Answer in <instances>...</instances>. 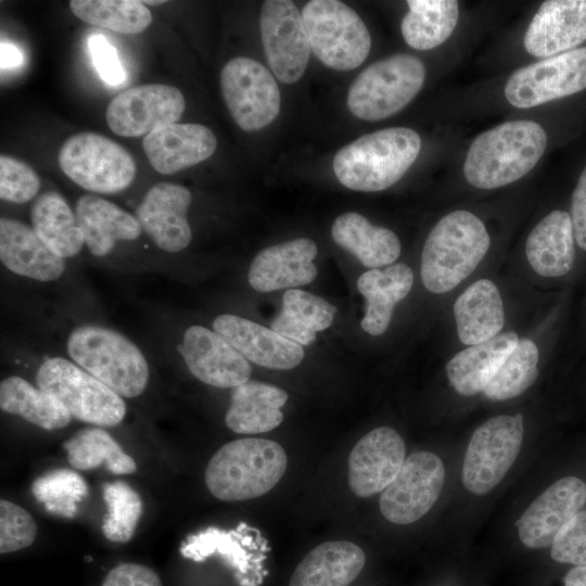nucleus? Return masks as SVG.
I'll list each match as a JSON object with an SVG mask.
<instances>
[{
	"label": "nucleus",
	"instance_id": "f257e3e1",
	"mask_svg": "<svg viewBox=\"0 0 586 586\" xmlns=\"http://www.w3.org/2000/svg\"><path fill=\"white\" fill-rule=\"evenodd\" d=\"M547 146L544 128L532 120L504 123L479 135L463 165L467 181L475 188L496 189L531 171Z\"/></svg>",
	"mask_w": 586,
	"mask_h": 586
},
{
	"label": "nucleus",
	"instance_id": "f03ea898",
	"mask_svg": "<svg viewBox=\"0 0 586 586\" xmlns=\"http://www.w3.org/2000/svg\"><path fill=\"white\" fill-rule=\"evenodd\" d=\"M68 358L123 398L144 392L150 379L148 359L122 332L95 323L74 327L65 342Z\"/></svg>",
	"mask_w": 586,
	"mask_h": 586
},
{
	"label": "nucleus",
	"instance_id": "7ed1b4c3",
	"mask_svg": "<svg viewBox=\"0 0 586 586\" xmlns=\"http://www.w3.org/2000/svg\"><path fill=\"white\" fill-rule=\"evenodd\" d=\"M420 136L406 127L385 128L361 136L334 156L339 181L354 191L377 192L396 183L413 164Z\"/></svg>",
	"mask_w": 586,
	"mask_h": 586
},
{
	"label": "nucleus",
	"instance_id": "20e7f679",
	"mask_svg": "<svg viewBox=\"0 0 586 586\" xmlns=\"http://www.w3.org/2000/svg\"><path fill=\"white\" fill-rule=\"evenodd\" d=\"M491 244L482 220L468 211L445 215L431 230L421 254L424 288L436 294L451 291L471 275Z\"/></svg>",
	"mask_w": 586,
	"mask_h": 586
},
{
	"label": "nucleus",
	"instance_id": "39448f33",
	"mask_svg": "<svg viewBox=\"0 0 586 586\" xmlns=\"http://www.w3.org/2000/svg\"><path fill=\"white\" fill-rule=\"evenodd\" d=\"M288 464L275 441L241 438L219 448L205 469V484L216 498L241 501L259 497L277 485Z\"/></svg>",
	"mask_w": 586,
	"mask_h": 586
},
{
	"label": "nucleus",
	"instance_id": "423d86ee",
	"mask_svg": "<svg viewBox=\"0 0 586 586\" xmlns=\"http://www.w3.org/2000/svg\"><path fill=\"white\" fill-rule=\"evenodd\" d=\"M36 385L62 402L71 416L92 426H115L126 416L122 396L69 358L53 356L41 361Z\"/></svg>",
	"mask_w": 586,
	"mask_h": 586
},
{
	"label": "nucleus",
	"instance_id": "0eeeda50",
	"mask_svg": "<svg viewBox=\"0 0 586 586\" xmlns=\"http://www.w3.org/2000/svg\"><path fill=\"white\" fill-rule=\"evenodd\" d=\"M425 68L410 54H395L365 68L352 82L347 106L358 118L380 120L404 109L421 90Z\"/></svg>",
	"mask_w": 586,
	"mask_h": 586
},
{
	"label": "nucleus",
	"instance_id": "6e6552de",
	"mask_svg": "<svg viewBox=\"0 0 586 586\" xmlns=\"http://www.w3.org/2000/svg\"><path fill=\"white\" fill-rule=\"evenodd\" d=\"M310 50L337 71L358 67L368 56L371 38L359 15L337 0H311L302 10Z\"/></svg>",
	"mask_w": 586,
	"mask_h": 586
},
{
	"label": "nucleus",
	"instance_id": "1a4fd4ad",
	"mask_svg": "<svg viewBox=\"0 0 586 586\" xmlns=\"http://www.w3.org/2000/svg\"><path fill=\"white\" fill-rule=\"evenodd\" d=\"M58 162L72 181L93 193L120 192L130 186L136 175L131 154L95 132L71 136L61 146Z\"/></svg>",
	"mask_w": 586,
	"mask_h": 586
},
{
	"label": "nucleus",
	"instance_id": "9d476101",
	"mask_svg": "<svg viewBox=\"0 0 586 586\" xmlns=\"http://www.w3.org/2000/svg\"><path fill=\"white\" fill-rule=\"evenodd\" d=\"M523 416L499 415L472 434L462 464V483L472 494L497 486L517 460L523 441Z\"/></svg>",
	"mask_w": 586,
	"mask_h": 586
},
{
	"label": "nucleus",
	"instance_id": "9b49d317",
	"mask_svg": "<svg viewBox=\"0 0 586 586\" xmlns=\"http://www.w3.org/2000/svg\"><path fill=\"white\" fill-rule=\"evenodd\" d=\"M220 88L233 120L244 131L262 129L279 114L278 84L272 74L253 59H231L221 71Z\"/></svg>",
	"mask_w": 586,
	"mask_h": 586
},
{
	"label": "nucleus",
	"instance_id": "f8f14e48",
	"mask_svg": "<svg viewBox=\"0 0 586 586\" xmlns=\"http://www.w3.org/2000/svg\"><path fill=\"white\" fill-rule=\"evenodd\" d=\"M584 89L586 47L521 67L509 77L505 95L511 105L530 109Z\"/></svg>",
	"mask_w": 586,
	"mask_h": 586
},
{
	"label": "nucleus",
	"instance_id": "ddd939ff",
	"mask_svg": "<svg viewBox=\"0 0 586 586\" xmlns=\"http://www.w3.org/2000/svg\"><path fill=\"white\" fill-rule=\"evenodd\" d=\"M445 482V468L434 453L409 455L393 482L380 496L382 515L394 524H410L429 512Z\"/></svg>",
	"mask_w": 586,
	"mask_h": 586
},
{
	"label": "nucleus",
	"instance_id": "4468645a",
	"mask_svg": "<svg viewBox=\"0 0 586 586\" xmlns=\"http://www.w3.org/2000/svg\"><path fill=\"white\" fill-rule=\"evenodd\" d=\"M259 26L272 73L284 84L296 82L306 69L310 53L302 13L292 1L268 0L262 8Z\"/></svg>",
	"mask_w": 586,
	"mask_h": 586
},
{
	"label": "nucleus",
	"instance_id": "2eb2a0df",
	"mask_svg": "<svg viewBox=\"0 0 586 586\" xmlns=\"http://www.w3.org/2000/svg\"><path fill=\"white\" fill-rule=\"evenodd\" d=\"M186 107L181 91L164 84H146L118 93L107 105L110 129L122 137L146 136L177 123Z\"/></svg>",
	"mask_w": 586,
	"mask_h": 586
},
{
	"label": "nucleus",
	"instance_id": "dca6fc26",
	"mask_svg": "<svg viewBox=\"0 0 586 586\" xmlns=\"http://www.w3.org/2000/svg\"><path fill=\"white\" fill-rule=\"evenodd\" d=\"M178 349L192 375L207 385L234 388L250 380V361L215 330L188 327Z\"/></svg>",
	"mask_w": 586,
	"mask_h": 586
},
{
	"label": "nucleus",
	"instance_id": "f3484780",
	"mask_svg": "<svg viewBox=\"0 0 586 586\" xmlns=\"http://www.w3.org/2000/svg\"><path fill=\"white\" fill-rule=\"evenodd\" d=\"M586 506V483L561 477L544 491L520 517L518 533L532 549L551 546L559 532Z\"/></svg>",
	"mask_w": 586,
	"mask_h": 586
},
{
	"label": "nucleus",
	"instance_id": "a211bd4d",
	"mask_svg": "<svg viewBox=\"0 0 586 586\" xmlns=\"http://www.w3.org/2000/svg\"><path fill=\"white\" fill-rule=\"evenodd\" d=\"M190 190L173 182H158L144 194L135 216L153 243L166 253H179L192 241L188 209Z\"/></svg>",
	"mask_w": 586,
	"mask_h": 586
},
{
	"label": "nucleus",
	"instance_id": "6ab92c4d",
	"mask_svg": "<svg viewBox=\"0 0 586 586\" xmlns=\"http://www.w3.org/2000/svg\"><path fill=\"white\" fill-rule=\"evenodd\" d=\"M402 436L390 426L377 428L362 436L348 457V484L358 497L383 492L406 460Z\"/></svg>",
	"mask_w": 586,
	"mask_h": 586
},
{
	"label": "nucleus",
	"instance_id": "aec40b11",
	"mask_svg": "<svg viewBox=\"0 0 586 586\" xmlns=\"http://www.w3.org/2000/svg\"><path fill=\"white\" fill-rule=\"evenodd\" d=\"M213 330L229 342L249 361L270 369L288 370L304 358L303 347L246 318L222 314L213 321Z\"/></svg>",
	"mask_w": 586,
	"mask_h": 586
},
{
	"label": "nucleus",
	"instance_id": "412c9836",
	"mask_svg": "<svg viewBox=\"0 0 586 586\" xmlns=\"http://www.w3.org/2000/svg\"><path fill=\"white\" fill-rule=\"evenodd\" d=\"M317 253L316 243L307 238L264 249L251 263L249 284L257 292L306 285L317 276L313 263Z\"/></svg>",
	"mask_w": 586,
	"mask_h": 586
},
{
	"label": "nucleus",
	"instance_id": "4be33fe9",
	"mask_svg": "<svg viewBox=\"0 0 586 586\" xmlns=\"http://www.w3.org/2000/svg\"><path fill=\"white\" fill-rule=\"evenodd\" d=\"M586 39V0L543 2L524 36L527 53L550 58Z\"/></svg>",
	"mask_w": 586,
	"mask_h": 586
},
{
	"label": "nucleus",
	"instance_id": "5701e85b",
	"mask_svg": "<svg viewBox=\"0 0 586 586\" xmlns=\"http://www.w3.org/2000/svg\"><path fill=\"white\" fill-rule=\"evenodd\" d=\"M217 145L215 135L200 124H168L143 138L142 148L152 167L171 175L211 157Z\"/></svg>",
	"mask_w": 586,
	"mask_h": 586
},
{
	"label": "nucleus",
	"instance_id": "b1692460",
	"mask_svg": "<svg viewBox=\"0 0 586 586\" xmlns=\"http://www.w3.org/2000/svg\"><path fill=\"white\" fill-rule=\"evenodd\" d=\"M0 260L13 275L38 282L62 278L66 262L55 255L26 224L8 217L0 219Z\"/></svg>",
	"mask_w": 586,
	"mask_h": 586
},
{
	"label": "nucleus",
	"instance_id": "393cba45",
	"mask_svg": "<svg viewBox=\"0 0 586 586\" xmlns=\"http://www.w3.org/2000/svg\"><path fill=\"white\" fill-rule=\"evenodd\" d=\"M85 246L94 257L110 255L119 242L137 240L142 228L137 217L117 204L94 195H81L75 205Z\"/></svg>",
	"mask_w": 586,
	"mask_h": 586
},
{
	"label": "nucleus",
	"instance_id": "a878e982",
	"mask_svg": "<svg viewBox=\"0 0 586 586\" xmlns=\"http://www.w3.org/2000/svg\"><path fill=\"white\" fill-rule=\"evenodd\" d=\"M518 342L515 332L506 331L462 349L446 365L449 383L463 396L483 392Z\"/></svg>",
	"mask_w": 586,
	"mask_h": 586
},
{
	"label": "nucleus",
	"instance_id": "bb28decb",
	"mask_svg": "<svg viewBox=\"0 0 586 586\" xmlns=\"http://www.w3.org/2000/svg\"><path fill=\"white\" fill-rule=\"evenodd\" d=\"M366 563L362 549L347 540L326 542L297 564L289 586H348Z\"/></svg>",
	"mask_w": 586,
	"mask_h": 586
},
{
	"label": "nucleus",
	"instance_id": "cd10ccee",
	"mask_svg": "<svg viewBox=\"0 0 586 586\" xmlns=\"http://www.w3.org/2000/svg\"><path fill=\"white\" fill-rule=\"evenodd\" d=\"M413 272L398 263L381 270L369 269L359 276L357 289L366 298V314L360 322L365 332L381 335L388 328L395 305L411 290Z\"/></svg>",
	"mask_w": 586,
	"mask_h": 586
},
{
	"label": "nucleus",
	"instance_id": "c85d7f7f",
	"mask_svg": "<svg viewBox=\"0 0 586 586\" xmlns=\"http://www.w3.org/2000/svg\"><path fill=\"white\" fill-rule=\"evenodd\" d=\"M288 393L268 383L247 381L233 388L225 416L227 426L240 434L269 432L283 420Z\"/></svg>",
	"mask_w": 586,
	"mask_h": 586
},
{
	"label": "nucleus",
	"instance_id": "c756f323",
	"mask_svg": "<svg viewBox=\"0 0 586 586\" xmlns=\"http://www.w3.org/2000/svg\"><path fill=\"white\" fill-rule=\"evenodd\" d=\"M571 216L553 211L531 231L525 254L532 269L542 277H561L574 264L575 246Z\"/></svg>",
	"mask_w": 586,
	"mask_h": 586
},
{
	"label": "nucleus",
	"instance_id": "7c9ffc66",
	"mask_svg": "<svg viewBox=\"0 0 586 586\" xmlns=\"http://www.w3.org/2000/svg\"><path fill=\"white\" fill-rule=\"evenodd\" d=\"M454 316L458 337L468 346L499 334L505 324V313L496 284L488 279L470 284L456 300Z\"/></svg>",
	"mask_w": 586,
	"mask_h": 586
},
{
	"label": "nucleus",
	"instance_id": "2f4dec72",
	"mask_svg": "<svg viewBox=\"0 0 586 586\" xmlns=\"http://www.w3.org/2000/svg\"><path fill=\"white\" fill-rule=\"evenodd\" d=\"M333 241L370 269L393 264L400 255V242L390 229L373 226L365 216L347 212L332 224Z\"/></svg>",
	"mask_w": 586,
	"mask_h": 586
},
{
	"label": "nucleus",
	"instance_id": "473e14b6",
	"mask_svg": "<svg viewBox=\"0 0 586 586\" xmlns=\"http://www.w3.org/2000/svg\"><path fill=\"white\" fill-rule=\"evenodd\" d=\"M31 228L58 256L69 259L85 246V239L75 211L55 191L40 194L30 209Z\"/></svg>",
	"mask_w": 586,
	"mask_h": 586
},
{
	"label": "nucleus",
	"instance_id": "72a5a7b5",
	"mask_svg": "<svg viewBox=\"0 0 586 586\" xmlns=\"http://www.w3.org/2000/svg\"><path fill=\"white\" fill-rule=\"evenodd\" d=\"M0 408L44 430L63 429L73 418L54 395L18 375L1 381Z\"/></svg>",
	"mask_w": 586,
	"mask_h": 586
},
{
	"label": "nucleus",
	"instance_id": "f704fd0d",
	"mask_svg": "<svg viewBox=\"0 0 586 586\" xmlns=\"http://www.w3.org/2000/svg\"><path fill=\"white\" fill-rule=\"evenodd\" d=\"M336 307L309 292L291 289L282 298V309L270 327L282 336L300 344L309 345L316 333L328 329Z\"/></svg>",
	"mask_w": 586,
	"mask_h": 586
},
{
	"label": "nucleus",
	"instance_id": "c9c22d12",
	"mask_svg": "<svg viewBox=\"0 0 586 586\" xmlns=\"http://www.w3.org/2000/svg\"><path fill=\"white\" fill-rule=\"evenodd\" d=\"M409 11L402 21V35L408 46L430 50L453 34L459 17L455 0H408Z\"/></svg>",
	"mask_w": 586,
	"mask_h": 586
},
{
	"label": "nucleus",
	"instance_id": "e433bc0d",
	"mask_svg": "<svg viewBox=\"0 0 586 586\" xmlns=\"http://www.w3.org/2000/svg\"><path fill=\"white\" fill-rule=\"evenodd\" d=\"M69 464L79 470L105 464L113 474H131L137 470L135 460L100 426L79 430L63 444Z\"/></svg>",
	"mask_w": 586,
	"mask_h": 586
},
{
	"label": "nucleus",
	"instance_id": "4c0bfd02",
	"mask_svg": "<svg viewBox=\"0 0 586 586\" xmlns=\"http://www.w3.org/2000/svg\"><path fill=\"white\" fill-rule=\"evenodd\" d=\"M75 16L122 34L142 33L152 22L150 10L137 0H72Z\"/></svg>",
	"mask_w": 586,
	"mask_h": 586
},
{
	"label": "nucleus",
	"instance_id": "58836bf2",
	"mask_svg": "<svg viewBox=\"0 0 586 586\" xmlns=\"http://www.w3.org/2000/svg\"><path fill=\"white\" fill-rule=\"evenodd\" d=\"M538 348L526 337L519 339L496 374L483 391L489 400H507L521 395L538 375Z\"/></svg>",
	"mask_w": 586,
	"mask_h": 586
},
{
	"label": "nucleus",
	"instance_id": "ea45409f",
	"mask_svg": "<svg viewBox=\"0 0 586 586\" xmlns=\"http://www.w3.org/2000/svg\"><path fill=\"white\" fill-rule=\"evenodd\" d=\"M251 531V527L245 524L231 531L208 527L188 536L180 547V552L183 557L196 561L213 553H219L230 561L232 566L244 572L250 558L246 548L258 546V543L253 542L254 536L250 534Z\"/></svg>",
	"mask_w": 586,
	"mask_h": 586
},
{
	"label": "nucleus",
	"instance_id": "a19ab883",
	"mask_svg": "<svg viewBox=\"0 0 586 586\" xmlns=\"http://www.w3.org/2000/svg\"><path fill=\"white\" fill-rule=\"evenodd\" d=\"M102 497L107 507L101 526L103 535L114 543L130 540L142 513L139 494L127 483L116 481L103 485Z\"/></svg>",
	"mask_w": 586,
	"mask_h": 586
},
{
	"label": "nucleus",
	"instance_id": "79ce46f5",
	"mask_svg": "<svg viewBox=\"0 0 586 586\" xmlns=\"http://www.w3.org/2000/svg\"><path fill=\"white\" fill-rule=\"evenodd\" d=\"M35 498L43 504L48 512L73 518L77 512V505L88 494L85 480L69 469H56L36 479L31 485Z\"/></svg>",
	"mask_w": 586,
	"mask_h": 586
},
{
	"label": "nucleus",
	"instance_id": "37998d69",
	"mask_svg": "<svg viewBox=\"0 0 586 586\" xmlns=\"http://www.w3.org/2000/svg\"><path fill=\"white\" fill-rule=\"evenodd\" d=\"M40 189L37 173L25 162L2 154L0 156V198L24 204L34 199Z\"/></svg>",
	"mask_w": 586,
	"mask_h": 586
},
{
	"label": "nucleus",
	"instance_id": "c03bdc74",
	"mask_svg": "<svg viewBox=\"0 0 586 586\" xmlns=\"http://www.w3.org/2000/svg\"><path fill=\"white\" fill-rule=\"evenodd\" d=\"M37 534L33 517L18 505L0 500V552L9 553L30 546Z\"/></svg>",
	"mask_w": 586,
	"mask_h": 586
},
{
	"label": "nucleus",
	"instance_id": "a18cd8bd",
	"mask_svg": "<svg viewBox=\"0 0 586 586\" xmlns=\"http://www.w3.org/2000/svg\"><path fill=\"white\" fill-rule=\"evenodd\" d=\"M550 556L560 563L586 565V509L559 532L551 544Z\"/></svg>",
	"mask_w": 586,
	"mask_h": 586
},
{
	"label": "nucleus",
	"instance_id": "49530a36",
	"mask_svg": "<svg viewBox=\"0 0 586 586\" xmlns=\"http://www.w3.org/2000/svg\"><path fill=\"white\" fill-rule=\"evenodd\" d=\"M91 60L100 77L109 85L117 86L125 81L126 74L118 59L116 49L101 34L89 39Z\"/></svg>",
	"mask_w": 586,
	"mask_h": 586
},
{
	"label": "nucleus",
	"instance_id": "de8ad7c7",
	"mask_svg": "<svg viewBox=\"0 0 586 586\" xmlns=\"http://www.w3.org/2000/svg\"><path fill=\"white\" fill-rule=\"evenodd\" d=\"M102 586H162V583L150 568L137 563H123L106 574Z\"/></svg>",
	"mask_w": 586,
	"mask_h": 586
},
{
	"label": "nucleus",
	"instance_id": "09e8293b",
	"mask_svg": "<svg viewBox=\"0 0 586 586\" xmlns=\"http://www.w3.org/2000/svg\"><path fill=\"white\" fill-rule=\"evenodd\" d=\"M571 220L576 243L586 251V167L572 195Z\"/></svg>",
	"mask_w": 586,
	"mask_h": 586
},
{
	"label": "nucleus",
	"instance_id": "8fccbe9b",
	"mask_svg": "<svg viewBox=\"0 0 586 586\" xmlns=\"http://www.w3.org/2000/svg\"><path fill=\"white\" fill-rule=\"evenodd\" d=\"M0 55L2 69L15 68L23 63L22 52L11 43L1 42Z\"/></svg>",
	"mask_w": 586,
	"mask_h": 586
},
{
	"label": "nucleus",
	"instance_id": "3c124183",
	"mask_svg": "<svg viewBox=\"0 0 586 586\" xmlns=\"http://www.w3.org/2000/svg\"><path fill=\"white\" fill-rule=\"evenodd\" d=\"M564 586H586V565H575L564 577Z\"/></svg>",
	"mask_w": 586,
	"mask_h": 586
},
{
	"label": "nucleus",
	"instance_id": "603ef678",
	"mask_svg": "<svg viewBox=\"0 0 586 586\" xmlns=\"http://www.w3.org/2000/svg\"><path fill=\"white\" fill-rule=\"evenodd\" d=\"M165 1H162V0H156V1H142V3L145 5V4H151V5H156V4H162L164 3Z\"/></svg>",
	"mask_w": 586,
	"mask_h": 586
}]
</instances>
